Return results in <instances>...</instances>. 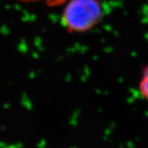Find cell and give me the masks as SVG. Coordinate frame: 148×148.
I'll return each instance as SVG.
<instances>
[{
  "label": "cell",
  "instance_id": "2",
  "mask_svg": "<svg viewBox=\"0 0 148 148\" xmlns=\"http://www.w3.org/2000/svg\"><path fill=\"white\" fill-rule=\"evenodd\" d=\"M138 88L142 98L148 101V65L143 68Z\"/></svg>",
  "mask_w": 148,
  "mask_h": 148
},
{
  "label": "cell",
  "instance_id": "1",
  "mask_svg": "<svg viewBox=\"0 0 148 148\" xmlns=\"http://www.w3.org/2000/svg\"><path fill=\"white\" fill-rule=\"evenodd\" d=\"M100 0H69L62 14V23L69 32L84 33L99 24L103 16Z\"/></svg>",
  "mask_w": 148,
  "mask_h": 148
},
{
  "label": "cell",
  "instance_id": "3",
  "mask_svg": "<svg viewBox=\"0 0 148 148\" xmlns=\"http://www.w3.org/2000/svg\"><path fill=\"white\" fill-rule=\"evenodd\" d=\"M20 1H23V2H38V1H41V2L47 3V4H49V5L53 6L60 4L61 3H63L65 0H20Z\"/></svg>",
  "mask_w": 148,
  "mask_h": 148
}]
</instances>
